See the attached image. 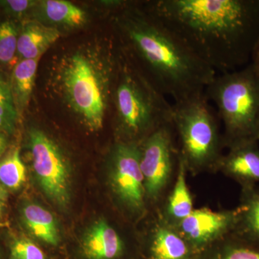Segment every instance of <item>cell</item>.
Segmentation results:
<instances>
[{
  "instance_id": "cell-1",
  "label": "cell",
  "mask_w": 259,
  "mask_h": 259,
  "mask_svg": "<svg viewBox=\"0 0 259 259\" xmlns=\"http://www.w3.org/2000/svg\"><path fill=\"white\" fill-rule=\"evenodd\" d=\"M143 4L217 74L251 61L259 40V0H152Z\"/></svg>"
},
{
  "instance_id": "cell-2",
  "label": "cell",
  "mask_w": 259,
  "mask_h": 259,
  "mask_svg": "<svg viewBox=\"0 0 259 259\" xmlns=\"http://www.w3.org/2000/svg\"><path fill=\"white\" fill-rule=\"evenodd\" d=\"M117 18L122 51L149 82L174 102L204 93L217 72L192 52L161 20L142 7L127 6Z\"/></svg>"
},
{
  "instance_id": "cell-3",
  "label": "cell",
  "mask_w": 259,
  "mask_h": 259,
  "mask_svg": "<svg viewBox=\"0 0 259 259\" xmlns=\"http://www.w3.org/2000/svg\"><path fill=\"white\" fill-rule=\"evenodd\" d=\"M112 41L98 51L89 48L65 55L56 71V83L65 103L91 131L103 127L112 105L119 51Z\"/></svg>"
},
{
  "instance_id": "cell-4",
  "label": "cell",
  "mask_w": 259,
  "mask_h": 259,
  "mask_svg": "<svg viewBox=\"0 0 259 259\" xmlns=\"http://www.w3.org/2000/svg\"><path fill=\"white\" fill-rule=\"evenodd\" d=\"M112 107L116 126L124 142L140 144L156 130L172 122V104L149 82L121 48Z\"/></svg>"
},
{
  "instance_id": "cell-5",
  "label": "cell",
  "mask_w": 259,
  "mask_h": 259,
  "mask_svg": "<svg viewBox=\"0 0 259 259\" xmlns=\"http://www.w3.org/2000/svg\"><path fill=\"white\" fill-rule=\"evenodd\" d=\"M215 106L224 126L223 144L233 145L255 139L259 118V74L251 64L216 75L204 92Z\"/></svg>"
},
{
  "instance_id": "cell-6",
  "label": "cell",
  "mask_w": 259,
  "mask_h": 259,
  "mask_svg": "<svg viewBox=\"0 0 259 259\" xmlns=\"http://www.w3.org/2000/svg\"><path fill=\"white\" fill-rule=\"evenodd\" d=\"M172 122L180 141L181 158L187 169L217 166L223 155V136L215 109L204 94L172 104Z\"/></svg>"
},
{
  "instance_id": "cell-7",
  "label": "cell",
  "mask_w": 259,
  "mask_h": 259,
  "mask_svg": "<svg viewBox=\"0 0 259 259\" xmlns=\"http://www.w3.org/2000/svg\"><path fill=\"white\" fill-rule=\"evenodd\" d=\"M27 147L40 190L56 207L68 210L72 196V173L62 149L49 135L35 127L28 130Z\"/></svg>"
},
{
  "instance_id": "cell-8",
  "label": "cell",
  "mask_w": 259,
  "mask_h": 259,
  "mask_svg": "<svg viewBox=\"0 0 259 259\" xmlns=\"http://www.w3.org/2000/svg\"><path fill=\"white\" fill-rule=\"evenodd\" d=\"M139 144L118 141L112 148L109 161V185L119 203L131 214L146 210V191L141 171Z\"/></svg>"
},
{
  "instance_id": "cell-9",
  "label": "cell",
  "mask_w": 259,
  "mask_h": 259,
  "mask_svg": "<svg viewBox=\"0 0 259 259\" xmlns=\"http://www.w3.org/2000/svg\"><path fill=\"white\" fill-rule=\"evenodd\" d=\"M173 122L156 130L139 144L141 171L146 198L156 200L171 177L175 158L180 156L173 139Z\"/></svg>"
},
{
  "instance_id": "cell-10",
  "label": "cell",
  "mask_w": 259,
  "mask_h": 259,
  "mask_svg": "<svg viewBox=\"0 0 259 259\" xmlns=\"http://www.w3.org/2000/svg\"><path fill=\"white\" fill-rule=\"evenodd\" d=\"M238 210L214 212L209 209H194L177 225L179 233L198 254L234 231Z\"/></svg>"
},
{
  "instance_id": "cell-11",
  "label": "cell",
  "mask_w": 259,
  "mask_h": 259,
  "mask_svg": "<svg viewBox=\"0 0 259 259\" xmlns=\"http://www.w3.org/2000/svg\"><path fill=\"white\" fill-rule=\"evenodd\" d=\"M258 141L248 140L233 145L223 155L218 167L243 187H253L259 182Z\"/></svg>"
},
{
  "instance_id": "cell-12",
  "label": "cell",
  "mask_w": 259,
  "mask_h": 259,
  "mask_svg": "<svg viewBox=\"0 0 259 259\" xmlns=\"http://www.w3.org/2000/svg\"><path fill=\"white\" fill-rule=\"evenodd\" d=\"M80 250L85 259H123L126 252L122 238L104 219L95 221L86 230Z\"/></svg>"
},
{
  "instance_id": "cell-13",
  "label": "cell",
  "mask_w": 259,
  "mask_h": 259,
  "mask_svg": "<svg viewBox=\"0 0 259 259\" xmlns=\"http://www.w3.org/2000/svg\"><path fill=\"white\" fill-rule=\"evenodd\" d=\"M55 27L47 26L36 20L27 19L20 23L17 57L22 60H39L60 37Z\"/></svg>"
},
{
  "instance_id": "cell-14",
  "label": "cell",
  "mask_w": 259,
  "mask_h": 259,
  "mask_svg": "<svg viewBox=\"0 0 259 259\" xmlns=\"http://www.w3.org/2000/svg\"><path fill=\"white\" fill-rule=\"evenodd\" d=\"M19 220L29 237L50 246L61 242L60 230L55 216L35 202H25L19 207Z\"/></svg>"
},
{
  "instance_id": "cell-15",
  "label": "cell",
  "mask_w": 259,
  "mask_h": 259,
  "mask_svg": "<svg viewBox=\"0 0 259 259\" xmlns=\"http://www.w3.org/2000/svg\"><path fill=\"white\" fill-rule=\"evenodd\" d=\"M199 254L178 231L156 227L146 248V259H198Z\"/></svg>"
},
{
  "instance_id": "cell-16",
  "label": "cell",
  "mask_w": 259,
  "mask_h": 259,
  "mask_svg": "<svg viewBox=\"0 0 259 259\" xmlns=\"http://www.w3.org/2000/svg\"><path fill=\"white\" fill-rule=\"evenodd\" d=\"M237 210L238 221L233 235L259 246V189L255 186L243 188Z\"/></svg>"
},
{
  "instance_id": "cell-17",
  "label": "cell",
  "mask_w": 259,
  "mask_h": 259,
  "mask_svg": "<svg viewBox=\"0 0 259 259\" xmlns=\"http://www.w3.org/2000/svg\"><path fill=\"white\" fill-rule=\"evenodd\" d=\"M39 60L18 61L9 74V83L17 111L20 117L31 98Z\"/></svg>"
},
{
  "instance_id": "cell-18",
  "label": "cell",
  "mask_w": 259,
  "mask_h": 259,
  "mask_svg": "<svg viewBox=\"0 0 259 259\" xmlns=\"http://www.w3.org/2000/svg\"><path fill=\"white\" fill-rule=\"evenodd\" d=\"M186 171L187 168L180 156L176 183L166 207L167 216L177 226L194 210L192 196L186 180Z\"/></svg>"
},
{
  "instance_id": "cell-19",
  "label": "cell",
  "mask_w": 259,
  "mask_h": 259,
  "mask_svg": "<svg viewBox=\"0 0 259 259\" xmlns=\"http://www.w3.org/2000/svg\"><path fill=\"white\" fill-rule=\"evenodd\" d=\"M198 259H259V246L233 235L199 253Z\"/></svg>"
},
{
  "instance_id": "cell-20",
  "label": "cell",
  "mask_w": 259,
  "mask_h": 259,
  "mask_svg": "<svg viewBox=\"0 0 259 259\" xmlns=\"http://www.w3.org/2000/svg\"><path fill=\"white\" fill-rule=\"evenodd\" d=\"M27 169L20 153L18 144L8 147L0 158V184L8 192H17L25 185Z\"/></svg>"
},
{
  "instance_id": "cell-21",
  "label": "cell",
  "mask_w": 259,
  "mask_h": 259,
  "mask_svg": "<svg viewBox=\"0 0 259 259\" xmlns=\"http://www.w3.org/2000/svg\"><path fill=\"white\" fill-rule=\"evenodd\" d=\"M44 18L58 25L78 28L87 21L86 13L79 7L64 0H46L40 3Z\"/></svg>"
},
{
  "instance_id": "cell-22",
  "label": "cell",
  "mask_w": 259,
  "mask_h": 259,
  "mask_svg": "<svg viewBox=\"0 0 259 259\" xmlns=\"http://www.w3.org/2000/svg\"><path fill=\"white\" fill-rule=\"evenodd\" d=\"M20 23L5 16L0 19V74L10 73L17 63V47Z\"/></svg>"
},
{
  "instance_id": "cell-23",
  "label": "cell",
  "mask_w": 259,
  "mask_h": 259,
  "mask_svg": "<svg viewBox=\"0 0 259 259\" xmlns=\"http://www.w3.org/2000/svg\"><path fill=\"white\" fill-rule=\"evenodd\" d=\"M20 117L9 83V75L0 74V134L13 136Z\"/></svg>"
},
{
  "instance_id": "cell-24",
  "label": "cell",
  "mask_w": 259,
  "mask_h": 259,
  "mask_svg": "<svg viewBox=\"0 0 259 259\" xmlns=\"http://www.w3.org/2000/svg\"><path fill=\"white\" fill-rule=\"evenodd\" d=\"M8 242L9 259H49L47 253L34 241L23 233H12Z\"/></svg>"
},
{
  "instance_id": "cell-25",
  "label": "cell",
  "mask_w": 259,
  "mask_h": 259,
  "mask_svg": "<svg viewBox=\"0 0 259 259\" xmlns=\"http://www.w3.org/2000/svg\"><path fill=\"white\" fill-rule=\"evenodd\" d=\"M35 5L36 2L30 0H3L0 1V11L5 16L21 23L28 19L29 12Z\"/></svg>"
},
{
  "instance_id": "cell-26",
  "label": "cell",
  "mask_w": 259,
  "mask_h": 259,
  "mask_svg": "<svg viewBox=\"0 0 259 259\" xmlns=\"http://www.w3.org/2000/svg\"><path fill=\"white\" fill-rule=\"evenodd\" d=\"M10 136L0 134V158L3 156L5 151H7V149L10 146Z\"/></svg>"
},
{
  "instance_id": "cell-27",
  "label": "cell",
  "mask_w": 259,
  "mask_h": 259,
  "mask_svg": "<svg viewBox=\"0 0 259 259\" xmlns=\"http://www.w3.org/2000/svg\"><path fill=\"white\" fill-rule=\"evenodd\" d=\"M250 64L253 65V67L255 68V69L256 70L257 72L259 74V40L258 42H257L255 50L253 51Z\"/></svg>"
},
{
  "instance_id": "cell-28",
  "label": "cell",
  "mask_w": 259,
  "mask_h": 259,
  "mask_svg": "<svg viewBox=\"0 0 259 259\" xmlns=\"http://www.w3.org/2000/svg\"><path fill=\"white\" fill-rule=\"evenodd\" d=\"M9 194L10 192L0 184V199L6 202L8 200V197H9Z\"/></svg>"
},
{
  "instance_id": "cell-29",
  "label": "cell",
  "mask_w": 259,
  "mask_h": 259,
  "mask_svg": "<svg viewBox=\"0 0 259 259\" xmlns=\"http://www.w3.org/2000/svg\"><path fill=\"white\" fill-rule=\"evenodd\" d=\"M5 210V201L0 199V222H3V215H4V212Z\"/></svg>"
},
{
  "instance_id": "cell-30",
  "label": "cell",
  "mask_w": 259,
  "mask_h": 259,
  "mask_svg": "<svg viewBox=\"0 0 259 259\" xmlns=\"http://www.w3.org/2000/svg\"><path fill=\"white\" fill-rule=\"evenodd\" d=\"M10 225L8 222H0V230L3 228H9Z\"/></svg>"
},
{
  "instance_id": "cell-31",
  "label": "cell",
  "mask_w": 259,
  "mask_h": 259,
  "mask_svg": "<svg viewBox=\"0 0 259 259\" xmlns=\"http://www.w3.org/2000/svg\"><path fill=\"white\" fill-rule=\"evenodd\" d=\"M255 138H256L257 141L259 142V118L258 120V123H257L256 132H255Z\"/></svg>"
},
{
  "instance_id": "cell-32",
  "label": "cell",
  "mask_w": 259,
  "mask_h": 259,
  "mask_svg": "<svg viewBox=\"0 0 259 259\" xmlns=\"http://www.w3.org/2000/svg\"><path fill=\"white\" fill-rule=\"evenodd\" d=\"M0 259H2V253H1V250H0Z\"/></svg>"
}]
</instances>
